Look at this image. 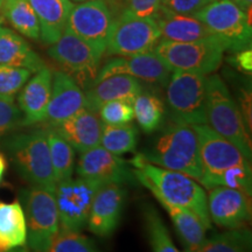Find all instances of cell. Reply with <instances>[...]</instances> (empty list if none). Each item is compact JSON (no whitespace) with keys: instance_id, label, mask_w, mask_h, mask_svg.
<instances>
[{"instance_id":"cell-1","label":"cell","mask_w":252,"mask_h":252,"mask_svg":"<svg viewBox=\"0 0 252 252\" xmlns=\"http://www.w3.org/2000/svg\"><path fill=\"white\" fill-rule=\"evenodd\" d=\"M130 163L134 167L132 171L137 181L149 189L156 198L191 210L200 217L207 230L212 229L207 193L193 178L146 162L139 154L131 159Z\"/></svg>"},{"instance_id":"cell-2","label":"cell","mask_w":252,"mask_h":252,"mask_svg":"<svg viewBox=\"0 0 252 252\" xmlns=\"http://www.w3.org/2000/svg\"><path fill=\"white\" fill-rule=\"evenodd\" d=\"M159 130L152 143L138 154L146 162L168 171L180 172L200 182L202 166L193 126L172 119Z\"/></svg>"},{"instance_id":"cell-3","label":"cell","mask_w":252,"mask_h":252,"mask_svg":"<svg viewBox=\"0 0 252 252\" xmlns=\"http://www.w3.org/2000/svg\"><path fill=\"white\" fill-rule=\"evenodd\" d=\"M5 149L25 181L54 194L56 181L45 128L12 135L5 141Z\"/></svg>"},{"instance_id":"cell-4","label":"cell","mask_w":252,"mask_h":252,"mask_svg":"<svg viewBox=\"0 0 252 252\" xmlns=\"http://www.w3.org/2000/svg\"><path fill=\"white\" fill-rule=\"evenodd\" d=\"M207 123L251 160V139L241 109L219 75H210L206 82Z\"/></svg>"},{"instance_id":"cell-5","label":"cell","mask_w":252,"mask_h":252,"mask_svg":"<svg viewBox=\"0 0 252 252\" xmlns=\"http://www.w3.org/2000/svg\"><path fill=\"white\" fill-rule=\"evenodd\" d=\"M20 198L26 219L28 248L33 252H48L60 231L54 194L30 186L20 191Z\"/></svg>"},{"instance_id":"cell-6","label":"cell","mask_w":252,"mask_h":252,"mask_svg":"<svg viewBox=\"0 0 252 252\" xmlns=\"http://www.w3.org/2000/svg\"><path fill=\"white\" fill-rule=\"evenodd\" d=\"M171 71L180 70L210 75L220 68L224 46L213 39L193 42H173L162 40L153 50Z\"/></svg>"},{"instance_id":"cell-7","label":"cell","mask_w":252,"mask_h":252,"mask_svg":"<svg viewBox=\"0 0 252 252\" xmlns=\"http://www.w3.org/2000/svg\"><path fill=\"white\" fill-rule=\"evenodd\" d=\"M194 17L209 28L225 50L239 52L251 46V19L231 0H214Z\"/></svg>"},{"instance_id":"cell-8","label":"cell","mask_w":252,"mask_h":252,"mask_svg":"<svg viewBox=\"0 0 252 252\" xmlns=\"http://www.w3.org/2000/svg\"><path fill=\"white\" fill-rule=\"evenodd\" d=\"M206 82L207 75L172 71L166 86L172 119L189 125L207 124Z\"/></svg>"},{"instance_id":"cell-9","label":"cell","mask_w":252,"mask_h":252,"mask_svg":"<svg viewBox=\"0 0 252 252\" xmlns=\"http://www.w3.org/2000/svg\"><path fill=\"white\" fill-rule=\"evenodd\" d=\"M161 39L156 20L140 18L123 11L113 20L105 53L116 56H133L153 52Z\"/></svg>"},{"instance_id":"cell-10","label":"cell","mask_w":252,"mask_h":252,"mask_svg":"<svg viewBox=\"0 0 252 252\" xmlns=\"http://www.w3.org/2000/svg\"><path fill=\"white\" fill-rule=\"evenodd\" d=\"M104 186L98 181L78 179L58 182L54 191L60 230L81 231L87 225L94 198Z\"/></svg>"},{"instance_id":"cell-11","label":"cell","mask_w":252,"mask_h":252,"mask_svg":"<svg viewBox=\"0 0 252 252\" xmlns=\"http://www.w3.org/2000/svg\"><path fill=\"white\" fill-rule=\"evenodd\" d=\"M198 141L202 176L200 182L210 189L217 176L232 167L251 163L234 144L217 133L207 124L191 125Z\"/></svg>"},{"instance_id":"cell-12","label":"cell","mask_w":252,"mask_h":252,"mask_svg":"<svg viewBox=\"0 0 252 252\" xmlns=\"http://www.w3.org/2000/svg\"><path fill=\"white\" fill-rule=\"evenodd\" d=\"M112 23L111 11L105 0H88L74 6L64 30L71 32L104 55Z\"/></svg>"},{"instance_id":"cell-13","label":"cell","mask_w":252,"mask_h":252,"mask_svg":"<svg viewBox=\"0 0 252 252\" xmlns=\"http://www.w3.org/2000/svg\"><path fill=\"white\" fill-rule=\"evenodd\" d=\"M48 55L63 68V71L81 82L96 80L103 55L97 53L86 41L64 30L61 37L50 45Z\"/></svg>"},{"instance_id":"cell-14","label":"cell","mask_w":252,"mask_h":252,"mask_svg":"<svg viewBox=\"0 0 252 252\" xmlns=\"http://www.w3.org/2000/svg\"><path fill=\"white\" fill-rule=\"evenodd\" d=\"M80 178L98 181L100 184H135L137 179L133 171L119 156H116L104 147L98 146L81 153L76 165Z\"/></svg>"},{"instance_id":"cell-15","label":"cell","mask_w":252,"mask_h":252,"mask_svg":"<svg viewBox=\"0 0 252 252\" xmlns=\"http://www.w3.org/2000/svg\"><path fill=\"white\" fill-rule=\"evenodd\" d=\"M113 75H127L146 83L166 87L172 71L154 52L133 56H118L110 60L99 69L94 84Z\"/></svg>"},{"instance_id":"cell-16","label":"cell","mask_w":252,"mask_h":252,"mask_svg":"<svg viewBox=\"0 0 252 252\" xmlns=\"http://www.w3.org/2000/svg\"><path fill=\"white\" fill-rule=\"evenodd\" d=\"M250 195L237 189L213 187L207 195L210 220L226 229L245 228L251 220Z\"/></svg>"},{"instance_id":"cell-17","label":"cell","mask_w":252,"mask_h":252,"mask_svg":"<svg viewBox=\"0 0 252 252\" xmlns=\"http://www.w3.org/2000/svg\"><path fill=\"white\" fill-rule=\"evenodd\" d=\"M127 191L123 185L106 184L99 188L91 206L87 225L94 235L110 237L121 223Z\"/></svg>"},{"instance_id":"cell-18","label":"cell","mask_w":252,"mask_h":252,"mask_svg":"<svg viewBox=\"0 0 252 252\" xmlns=\"http://www.w3.org/2000/svg\"><path fill=\"white\" fill-rule=\"evenodd\" d=\"M86 108V94L74 77L63 70L53 72L52 94L47 108L45 123L55 127Z\"/></svg>"},{"instance_id":"cell-19","label":"cell","mask_w":252,"mask_h":252,"mask_svg":"<svg viewBox=\"0 0 252 252\" xmlns=\"http://www.w3.org/2000/svg\"><path fill=\"white\" fill-rule=\"evenodd\" d=\"M53 71L42 68L34 72L19 91L18 106L23 113V126H31L43 123L47 108L52 94Z\"/></svg>"},{"instance_id":"cell-20","label":"cell","mask_w":252,"mask_h":252,"mask_svg":"<svg viewBox=\"0 0 252 252\" xmlns=\"http://www.w3.org/2000/svg\"><path fill=\"white\" fill-rule=\"evenodd\" d=\"M102 127L103 123L97 112L84 108L67 121L50 128L61 135L76 152L83 153L98 146Z\"/></svg>"},{"instance_id":"cell-21","label":"cell","mask_w":252,"mask_h":252,"mask_svg":"<svg viewBox=\"0 0 252 252\" xmlns=\"http://www.w3.org/2000/svg\"><path fill=\"white\" fill-rule=\"evenodd\" d=\"M143 91V86L137 78L127 75H113L97 82L86 93V109L98 112L103 104L116 99H126L133 103L135 97Z\"/></svg>"},{"instance_id":"cell-22","label":"cell","mask_w":252,"mask_h":252,"mask_svg":"<svg viewBox=\"0 0 252 252\" xmlns=\"http://www.w3.org/2000/svg\"><path fill=\"white\" fill-rule=\"evenodd\" d=\"M156 21L161 33V37L167 41L193 42L215 37L209 28L194 15L173 13L162 7L161 13Z\"/></svg>"},{"instance_id":"cell-23","label":"cell","mask_w":252,"mask_h":252,"mask_svg":"<svg viewBox=\"0 0 252 252\" xmlns=\"http://www.w3.org/2000/svg\"><path fill=\"white\" fill-rule=\"evenodd\" d=\"M40 26V39L53 45L64 32L75 4L70 0H30Z\"/></svg>"},{"instance_id":"cell-24","label":"cell","mask_w":252,"mask_h":252,"mask_svg":"<svg viewBox=\"0 0 252 252\" xmlns=\"http://www.w3.org/2000/svg\"><path fill=\"white\" fill-rule=\"evenodd\" d=\"M0 64L24 68L34 72L45 68V62L21 34L0 25Z\"/></svg>"},{"instance_id":"cell-25","label":"cell","mask_w":252,"mask_h":252,"mask_svg":"<svg viewBox=\"0 0 252 252\" xmlns=\"http://www.w3.org/2000/svg\"><path fill=\"white\" fill-rule=\"evenodd\" d=\"M26 239V219L20 201H0V252L24 247Z\"/></svg>"},{"instance_id":"cell-26","label":"cell","mask_w":252,"mask_h":252,"mask_svg":"<svg viewBox=\"0 0 252 252\" xmlns=\"http://www.w3.org/2000/svg\"><path fill=\"white\" fill-rule=\"evenodd\" d=\"M157 200L165 208L167 214L171 217L173 223H174L175 230L184 241L187 250L190 252L197 250L207 238V228L204 226L202 220H200V217L191 210L173 206V204L163 201L162 198H157Z\"/></svg>"},{"instance_id":"cell-27","label":"cell","mask_w":252,"mask_h":252,"mask_svg":"<svg viewBox=\"0 0 252 252\" xmlns=\"http://www.w3.org/2000/svg\"><path fill=\"white\" fill-rule=\"evenodd\" d=\"M0 9L8 24L21 35L40 39V26L30 0H0Z\"/></svg>"},{"instance_id":"cell-28","label":"cell","mask_w":252,"mask_h":252,"mask_svg":"<svg viewBox=\"0 0 252 252\" xmlns=\"http://www.w3.org/2000/svg\"><path fill=\"white\" fill-rule=\"evenodd\" d=\"M134 118L145 133H153L161 127L165 121V105L160 97L141 91L133 100Z\"/></svg>"},{"instance_id":"cell-29","label":"cell","mask_w":252,"mask_h":252,"mask_svg":"<svg viewBox=\"0 0 252 252\" xmlns=\"http://www.w3.org/2000/svg\"><path fill=\"white\" fill-rule=\"evenodd\" d=\"M45 131L56 184L68 180L75 171V150L53 128L46 126Z\"/></svg>"},{"instance_id":"cell-30","label":"cell","mask_w":252,"mask_h":252,"mask_svg":"<svg viewBox=\"0 0 252 252\" xmlns=\"http://www.w3.org/2000/svg\"><path fill=\"white\" fill-rule=\"evenodd\" d=\"M138 144V128L131 123L124 125L103 124L99 145L116 156L133 152Z\"/></svg>"},{"instance_id":"cell-31","label":"cell","mask_w":252,"mask_h":252,"mask_svg":"<svg viewBox=\"0 0 252 252\" xmlns=\"http://www.w3.org/2000/svg\"><path fill=\"white\" fill-rule=\"evenodd\" d=\"M251 231L247 228H239L206 238L203 244L193 252H251Z\"/></svg>"},{"instance_id":"cell-32","label":"cell","mask_w":252,"mask_h":252,"mask_svg":"<svg viewBox=\"0 0 252 252\" xmlns=\"http://www.w3.org/2000/svg\"><path fill=\"white\" fill-rule=\"evenodd\" d=\"M143 216L145 229L153 252H179L173 244L171 235L158 210L146 204L143 208Z\"/></svg>"},{"instance_id":"cell-33","label":"cell","mask_w":252,"mask_h":252,"mask_svg":"<svg viewBox=\"0 0 252 252\" xmlns=\"http://www.w3.org/2000/svg\"><path fill=\"white\" fill-rule=\"evenodd\" d=\"M48 252H102L94 239L80 234V231H63L53 241Z\"/></svg>"},{"instance_id":"cell-34","label":"cell","mask_w":252,"mask_h":252,"mask_svg":"<svg viewBox=\"0 0 252 252\" xmlns=\"http://www.w3.org/2000/svg\"><path fill=\"white\" fill-rule=\"evenodd\" d=\"M32 74L27 69L0 64V97L14 98Z\"/></svg>"},{"instance_id":"cell-35","label":"cell","mask_w":252,"mask_h":252,"mask_svg":"<svg viewBox=\"0 0 252 252\" xmlns=\"http://www.w3.org/2000/svg\"><path fill=\"white\" fill-rule=\"evenodd\" d=\"M132 102L126 99H116L103 104L98 112L103 124L124 125L133 121L134 112Z\"/></svg>"},{"instance_id":"cell-36","label":"cell","mask_w":252,"mask_h":252,"mask_svg":"<svg viewBox=\"0 0 252 252\" xmlns=\"http://www.w3.org/2000/svg\"><path fill=\"white\" fill-rule=\"evenodd\" d=\"M23 126V113L14 98L0 97V138Z\"/></svg>"},{"instance_id":"cell-37","label":"cell","mask_w":252,"mask_h":252,"mask_svg":"<svg viewBox=\"0 0 252 252\" xmlns=\"http://www.w3.org/2000/svg\"><path fill=\"white\" fill-rule=\"evenodd\" d=\"M124 11L140 18H149L157 20L161 13V0H125Z\"/></svg>"},{"instance_id":"cell-38","label":"cell","mask_w":252,"mask_h":252,"mask_svg":"<svg viewBox=\"0 0 252 252\" xmlns=\"http://www.w3.org/2000/svg\"><path fill=\"white\" fill-rule=\"evenodd\" d=\"M214 0H161L162 7L173 13L194 15Z\"/></svg>"},{"instance_id":"cell-39","label":"cell","mask_w":252,"mask_h":252,"mask_svg":"<svg viewBox=\"0 0 252 252\" xmlns=\"http://www.w3.org/2000/svg\"><path fill=\"white\" fill-rule=\"evenodd\" d=\"M238 54L235 58V64L241 70L250 74L252 70V50L251 48H247L237 52Z\"/></svg>"},{"instance_id":"cell-40","label":"cell","mask_w":252,"mask_h":252,"mask_svg":"<svg viewBox=\"0 0 252 252\" xmlns=\"http://www.w3.org/2000/svg\"><path fill=\"white\" fill-rule=\"evenodd\" d=\"M231 1L234 2L236 6H238V7L244 12L249 11V9L251 8V5H252V0H231Z\"/></svg>"},{"instance_id":"cell-41","label":"cell","mask_w":252,"mask_h":252,"mask_svg":"<svg viewBox=\"0 0 252 252\" xmlns=\"http://www.w3.org/2000/svg\"><path fill=\"white\" fill-rule=\"evenodd\" d=\"M6 169H7V162H6L4 154L0 152V182H1L2 179H4Z\"/></svg>"},{"instance_id":"cell-42","label":"cell","mask_w":252,"mask_h":252,"mask_svg":"<svg viewBox=\"0 0 252 252\" xmlns=\"http://www.w3.org/2000/svg\"><path fill=\"white\" fill-rule=\"evenodd\" d=\"M7 252H30V251H28V249L25 248V245H24V247H19V248L12 249V250H9Z\"/></svg>"},{"instance_id":"cell-43","label":"cell","mask_w":252,"mask_h":252,"mask_svg":"<svg viewBox=\"0 0 252 252\" xmlns=\"http://www.w3.org/2000/svg\"><path fill=\"white\" fill-rule=\"evenodd\" d=\"M72 2H83V1H88V0H70Z\"/></svg>"},{"instance_id":"cell-44","label":"cell","mask_w":252,"mask_h":252,"mask_svg":"<svg viewBox=\"0 0 252 252\" xmlns=\"http://www.w3.org/2000/svg\"><path fill=\"white\" fill-rule=\"evenodd\" d=\"M1 21H2V18L0 17V25H1Z\"/></svg>"},{"instance_id":"cell-45","label":"cell","mask_w":252,"mask_h":252,"mask_svg":"<svg viewBox=\"0 0 252 252\" xmlns=\"http://www.w3.org/2000/svg\"><path fill=\"white\" fill-rule=\"evenodd\" d=\"M186 252H189V251H188V250H187V251H186Z\"/></svg>"}]
</instances>
